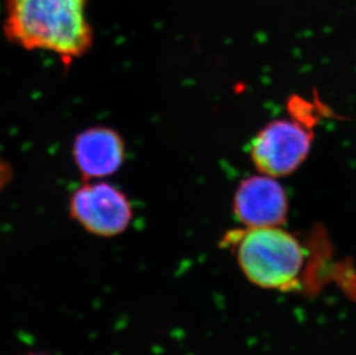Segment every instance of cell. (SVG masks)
<instances>
[{
	"label": "cell",
	"mask_w": 356,
	"mask_h": 355,
	"mask_svg": "<svg viewBox=\"0 0 356 355\" xmlns=\"http://www.w3.org/2000/svg\"><path fill=\"white\" fill-rule=\"evenodd\" d=\"M88 0H7V37L27 50L54 52L66 63L92 43Z\"/></svg>",
	"instance_id": "cell-1"
},
{
	"label": "cell",
	"mask_w": 356,
	"mask_h": 355,
	"mask_svg": "<svg viewBox=\"0 0 356 355\" xmlns=\"http://www.w3.org/2000/svg\"><path fill=\"white\" fill-rule=\"evenodd\" d=\"M224 244L232 248L249 282L271 291H294L306 265L305 246L280 226L245 228L227 233Z\"/></svg>",
	"instance_id": "cell-2"
},
{
	"label": "cell",
	"mask_w": 356,
	"mask_h": 355,
	"mask_svg": "<svg viewBox=\"0 0 356 355\" xmlns=\"http://www.w3.org/2000/svg\"><path fill=\"white\" fill-rule=\"evenodd\" d=\"M313 134L302 120H276L266 125L250 145L256 168L269 177L291 175L309 154Z\"/></svg>",
	"instance_id": "cell-3"
},
{
	"label": "cell",
	"mask_w": 356,
	"mask_h": 355,
	"mask_svg": "<svg viewBox=\"0 0 356 355\" xmlns=\"http://www.w3.org/2000/svg\"><path fill=\"white\" fill-rule=\"evenodd\" d=\"M71 214L84 230L111 238L126 231L133 217L127 196L105 182L83 184L73 193Z\"/></svg>",
	"instance_id": "cell-4"
},
{
	"label": "cell",
	"mask_w": 356,
	"mask_h": 355,
	"mask_svg": "<svg viewBox=\"0 0 356 355\" xmlns=\"http://www.w3.org/2000/svg\"><path fill=\"white\" fill-rule=\"evenodd\" d=\"M234 214L245 228L282 226L289 212L285 191L273 177L242 181L234 196Z\"/></svg>",
	"instance_id": "cell-5"
},
{
	"label": "cell",
	"mask_w": 356,
	"mask_h": 355,
	"mask_svg": "<svg viewBox=\"0 0 356 355\" xmlns=\"http://www.w3.org/2000/svg\"><path fill=\"white\" fill-rule=\"evenodd\" d=\"M73 156L83 177H108L124 163V141L110 128H91L75 139Z\"/></svg>",
	"instance_id": "cell-6"
},
{
	"label": "cell",
	"mask_w": 356,
	"mask_h": 355,
	"mask_svg": "<svg viewBox=\"0 0 356 355\" xmlns=\"http://www.w3.org/2000/svg\"><path fill=\"white\" fill-rule=\"evenodd\" d=\"M28 355H44V354H28Z\"/></svg>",
	"instance_id": "cell-7"
}]
</instances>
